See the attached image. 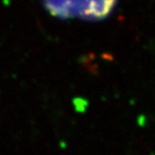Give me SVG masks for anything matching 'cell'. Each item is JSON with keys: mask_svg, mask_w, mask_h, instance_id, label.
Wrapping results in <instances>:
<instances>
[{"mask_svg": "<svg viewBox=\"0 0 155 155\" xmlns=\"http://www.w3.org/2000/svg\"><path fill=\"white\" fill-rule=\"evenodd\" d=\"M73 105L75 107V110L79 113H83L86 111L88 107V101L83 98H75L73 100Z\"/></svg>", "mask_w": 155, "mask_h": 155, "instance_id": "6da1fadb", "label": "cell"}, {"mask_svg": "<svg viewBox=\"0 0 155 155\" xmlns=\"http://www.w3.org/2000/svg\"><path fill=\"white\" fill-rule=\"evenodd\" d=\"M146 123H147L146 117H144V116H139V117L137 118V124H138V126L144 127V126L146 125Z\"/></svg>", "mask_w": 155, "mask_h": 155, "instance_id": "7a4b0ae2", "label": "cell"}, {"mask_svg": "<svg viewBox=\"0 0 155 155\" xmlns=\"http://www.w3.org/2000/svg\"><path fill=\"white\" fill-rule=\"evenodd\" d=\"M59 145H60V148H61V149H66V146H68V144H66L65 141L61 140V141L59 142Z\"/></svg>", "mask_w": 155, "mask_h": 155, "instance_id": "3957f363", "label": "cell"}]
</instances>
